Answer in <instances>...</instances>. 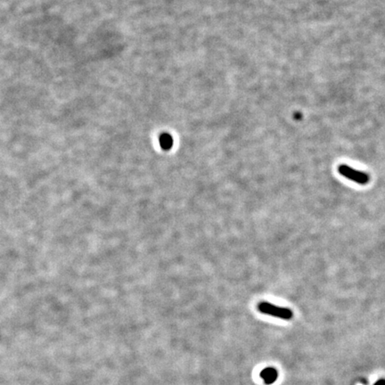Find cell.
I'll return each instance as SVG.
<instances>
[{
    "mask_svg": "<svg viewBox=\"0 0 385 385\" xmlns=\"http://www.w3.org/2000/svg\"><path fill=\"white\" fill-rule=\"evenodd\" d=\"M258 309L263 314L272 316L278 319H285V320H290L294 317V313L289 308L278 307L269 302L259 303Z\"/></svg>",
    "mask_w": 385,
    "mask_h": 385,
    "instance_id": "1",
    "label": "cell"
},
{
    "mask_svg": "<svg viewBox=\"0 0 385 385\" xmlns=\"http://www.w3.org/2000/svg\"><path fill=\"white\" fill-rule=\"evenodd\" d=\"M338 172H339L341 175H343V177H345L348 179H350L351 181L357 183L359 185H366L369 182L370 178L367 173L365 172H360V171H357L355 169L351 168L348 165L342 164L340 165L339 168H338Z\"/></svg>",
    "mask_w": 385,
    "mask_h": 385,
    "instance_id": "2",
    "label": "cell"
},
{
    "mask_svg": "<svg viewBox=\"0 0 385 385\" xmlns=\"http://www.w3.org/2000/svg\"><path fill=\"white\" fill-rule=\"evenodd\" d=\"M260 377L263 379V381L266 384H272L277 380L278 372L276 368H267L263 369L260 373Z\"/></svg>",
    "mask_w": 385,
    "mask_h": 385,
    "instance_id": "3",
    "label": "cell"
},
{
    "mask_svg": "<svg viewBox=\"0 0 385 385\" xmlns=\"http://www.w3.org/2000/svg\"><path fill=\"white\" fill-rule=\"evenodd\" d=\"M160 145L163 150H170L173 147V138L170 134H162L160 137Z\"/></svg>",
    "mask_w": 385,
    "mask_h": 385,
    "instance_id": "4",
    "label": "cell"
},
{
    "mask_svg": "<svg viewBox=\"0 0 385 385\" xmlns=\"http://www.w3.org/2000/svg\"><path fill=\"white\" fill-rule=\"evenodd\" d=\"M375 385H385L384 379H381V380H379L378 382H375Z\"/></svg>",
    "mask_w": 385,
    "mask_h": 385,
    "instance_id": "5",
    "label": "cell"
}]
</instances>
